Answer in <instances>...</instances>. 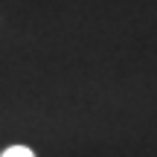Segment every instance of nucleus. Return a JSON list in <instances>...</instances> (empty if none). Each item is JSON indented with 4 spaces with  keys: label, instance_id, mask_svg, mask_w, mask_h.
<instances>
[{
    "label": "nucleus",
    "instance_id": "f257e3e1",
    "mask_svg": "<svg viewBox=\"0 0 157 157\" xmlns=\"http://www.w3.org/2000/svg\"><path fill=\"white\" fill-rule=\"evenodd\" d=\"M35 151L29 146H9V148H3V157H32Z\"/></svg>",
    "mask_w": 157,
    "mask_h": 157
}]
</instances>
